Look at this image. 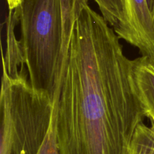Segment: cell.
I'll return each instance as SVG.
<instances>
[{"mask_svg": "<svg viewBox=\"0 0 154 154\" xmlns=\"http://www.w3.org/2000/svg\"><path fill=\"white\" fill-rule=\"evenodd\" d=\"M153 62H154V60H153Z\"/></svg>", "mask_w": 154, "mask_h": 154, "instance_id": "4fadbf2b", "label": "cell"}, {"mask_svg": "<svg viewBox=\"0 0 154 154\" xmlns=\"http://www.w3.org/2000/svg\"><path fill=\"white\" fill-rule=\"evenodd\" d=\"M133 78L138 97L147 117H154V62L142 55L132 60Z\"/></svg>", "mask_w": 154, "mask_h": 154, "instance_id": "5b68a950", "label": "cell"}, {"mask_svg": "<svg viewBox=\"0 0 154 154\" xmlns=\"http://www.w3.org/2000/svg\"><path fill=\"white\" fill-rule=\"evenodd\" d=\"M6 2H7L8 10L14 11L19 5L20 0H6Z\"/></svg>", "mask_w": 154, "mask_h": 154, "instance_id": "30bf717a", "label": "cell"}, {"mask_svg": "<svg viewBox=\"0 0 154 154\" xmlns=\"http://www.w3.org/2000/svg\"><path fill=\"white\" fill-rule=\"evenodd\" d=\"M128 18L126 41L154 60V19L147 0H124Z\"/></svg>", "mask_w": 154, "mask_h": 154, "instance_id": "277c9868", "label": "cell"}, {"mask_svg": "<svg viewBox=\"0 0 154 154\" xmlns=\"http://www.w3.org/2000/svg\"><path fill=\"white\" fill-rule=\"evenodd\" d=\"M120 39L102 15L84 8L57 101L60 154H129L145 115Z\"/></svg>", "mask_w": 154, "mask_h": 154, "instance_id": "6da1fadb", "label": "cell"}, {"mask_svg": "<svg viewBox=\"0 0 154 154\" xmlns=\"http://www.w3.org/2000/svg\"><path fill=\"white\" fill-rule=\"evenodd\" d=\"M18 21L14 11H9L7 20V49L5 54H2V69L10 77H16L25 72L26 64L22 48L14 33Z\"/></svg>", "mask_w": 154, "mask_h": 154, "instance_id": "8992f818", "label": "cell"}, {"mask_svg": "<svg viewBox=\"0 0 154 154\" xmlns=\"http://www.w3.org/2000/svg\"><path fill=\"white\" fill-rule=\"evenodd\" d=\"M88 0H20L14 10L34 89L54 101L60 93L72 32Z\"/></svg>", "mask_w": 154, "mask_h": 154, "instance_id": "7a4b0ae2", "label": "cell"}, {"mask_svg": "<svg viewBox=\"0 0 154 154\" xmlns=\"http://www.w3.org/2000/svg\"><path fill=\"white\" fill-rule=\"evenodd\" d=\"M147 3L150 11V13L154 19V0H147Z\"/></svg>", "mask_w": 154, "mask_h": 154, "instance_id": "8fae6325", "label": "cell"}, {"mask_svg": "<svg viewBox=\"0 0 154 154\" xmlns=\"http://www.w3.org/2000/svg\"><path fill=\"white\" fill-rule=\"evenodd\" d=\"M129 154H154V132L143 122L135 130Z\"/></svg>", "mask_w": 154, "mask_h": 154, "instance_id": "ba28073f", "label": "cell"}, {"mask_svg": "<svg viewBox=\"0 0 154 154\" xmlns=\"http://www.w3.org/2000/svg\"><path fill=\"white\" fill-rule=\"evenodd\" d=\"M59 96L55 98V106H54V113L51 125L48 129L45 140L42 143V146L39 148L37 154H60L59 149L58 140H57V101Z\"/></svg>", "mask_w": 154, "mask_h": 154, "instance_id": "9c48e42d", "label": "cell"}, {"mask_svg": "<svg viewBox=\"0 0 154 154\" xmlns=\"http://www.w3.org/2000/svg\"><path fill=\"white\" fill-rule=\"evenodd\" d=\"M2 70L0 154H37L49 129L55 100L33 88L26 72L10 77Z\"/></svg>", "mask_w": 154, "mask_h": 154, "instance_id": "3957f363", "label": "cell"}, {"mask_svg": "<svg viewBox=\"0 0 154 154\" xmlns=\"http://www.w3.org/2000/svg\"><path fill=\"white\" fill-rule=\"evenodd\" d=\"M104 19L117 36L124 40L128 34V18L124 0H93Z\"/></svg>", "mask_w": 154, "mask_h": 154, "instance_id": "52a82bcc", "label": "cell"}, {"mask_svg": "<svg viewBox=\"0 0 154 154\" xmlns=\"http://www.w3.org/2000/svg\"><path fill=\"white\" fill-rule=\"evenodd\" d=\"M150 120H151V122H152L151 128H152V129H153V132H154V117L151 118V119H150Z\"/></svg>", "mask_w": 154, "mask_h": 154, "instance_id": "7c38bea8", "label": "cell"}]
</instances>
